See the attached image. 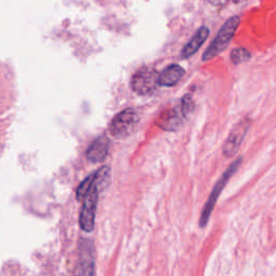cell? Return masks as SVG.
Instances as JSON below:
<instances>
[{"label":"cell","mask_w":276,"mask_h":276,"mask_svg":"<svg viewBox=\"0 0 276 276\" xmlns=\"http://www.w3.org/2000/svg\"><path fill=\"white\" fill-rule=\"evenodd\" d=\"M94 179H95V173L85 178L83 182L80 184V186L77 190V198L78 199H83L85 194L89 192V190L91 189V187L94 183Z\"/></svg>","instance_id":"cell-14"},{"label":"cell","mask_w":276,"mask_h":276,"mask_svg":"<svg viewBox=\"0 0 276 276\" xmlns=\"http://www.w3.org/2000/svg\"><path fill=\"white\" fill-rule=\"evenodd\" d=\"M209 2H212V3L216 4V5H218V4H220L222 2V0H209Z\"/></svg>","instance_id":"cell-15"},{"label":"cell","mask_w":276,"mask_h":276,"mask_svg":"<svg viewBox=\"0 0 276 276\" xmlns=\"http://www.w3.org/2000/svg\"><path fill=\"white\" fill-rule=\"evenodd\" d=\"M241 2H242V0H233V3H235V4H239Z\"/></svg>","instance_id":"cell-16"},{"label":"cell","mask_w":276,"mask_h":276,"mask_svg":"<svg viewBox=\"0 0 276 276\" xmlns=\"http://www.w3.org/2000/svg\"><path fill=\"white\" fill-rule=\"evenodd\" d=\"M110 142L106 136H101L95 139L87 150V158L93 163H98L108 156Z\"/></svg>","instance_id":"cell-8"},{"label":"cell","mask_w":276,"mask_h":276,"mask_svg":"<svg viewBox=\"0 0 276 276\" xmlns=\"http://www.w3.org/2000/svg\"><path fill=\"white\" fill-rule=\"evenodd\" d=\"M242 160H243L242 157L237 158V160H235L233 163L224 170V173L222 174L220 179H219L217 184L215 185L213 191L211 192V194H209V197H208L207 202H206L203 211L201 213V217H199V227L201 228H204L207 224V222L209 220V217H211V215L214 211L219 195H220V193L222 192V190L224 189L225 185L229 183L231 177L237 172V169H239V167L242 164Z\"/></svg>","instance_id":"cell-2"},{"label":"cell","mask_w":276,"mask_h":276,"mask_svg":"<svg viewBox=\"0 0 276 276\" xmlns=\"http://www.w3.org/2000/svg\"><path fill=\"white\" fill-rule=\"evenodd\" d=\"M185 74V69L182 66L173 64L169 65L167 67L160 73V85L163 87H173L177 82L180 81Z\"/></svg>","instance_id":"cell-10"},{"label":"cell","mask_w":276,"mask_h":276,"mask_svg":"<svg viewBox=\"0 0 276 276\" xmlns=\"http://www.w3.org/2000/svg\"><path fill=\"white\" fill-rule=\"evenodd\" d=\"M209 36V28L206 26L199 27L194 36L190 39V41L185 45L182 51V59H189L202 46Z\"/></svg>","instance_id":"cell-9"},{"label":"cell","mask_w":276,"mask_h":276,"mask_svg":"<svg viewBox=\"0 0 276 276\" xmlns=\"http://www.w3.org/2000/svg\"><path fill=\"white\" fill-rule=\"evenodd\" d=\"M240 22H241L240 17L237 15H234L222 25L220 31L218 32L215 39L213 40L212 44L209 45L204 52L202 56V60L204 62L215 59L217 55L222 53L227 49V46L229 45L230 41L232 40L237 27L240 25Z\"/></svg>","instance_id":"cell-1"},{"label":"cell","mask_w":276,"mask_h":276,"mask_svg":"<svg viewBox=\"0 0 276 276\" xmlns=\"http://www.w3.org/2000/svg\"><path fill=\"white\" fill-rule=\"evenodd\" d=\"M160 73L150 67L140 68L132 78V89L141 96L155 93L160 85Z\"/></svg>","instance_id":"cell-4"},{"label":"cell","mask_w":276,"mask_h":276,"mask_svg":"<svg viewBox=\"0 0 276 276\" xmlns=\"http://www.w3.org/2000/svg\"><path fill=\"white\" fill-rule=\"evenodd\" d=\"M194 107L195 105L191 95H185L182 99V104H180V111H182L184 118L191 116L194 111Z\"/></svg>","instance_id":"cell-13"},{"label":"cell","mask_w":276,"mask_h":276,"mask_svg":"<svg viewBox=\"0 0 276 276\" xmlns=\"http://www.w3.org/2000/svg\"><path fill=\"white\" fill-rule=\"evenodd\" d=\"M250 124L252 121L248 118H244L232 129L222 146L224 157L232 158L237 154L244 138L247 135V132H248L250 128Z\"/></svg>","instance_id":"cell-6"},{"label":"cell","mask_w":276,"mask_h":276,"mask_svg":"<svg viewBox=\"0 0 276 276\" xmlns=\"http://www.w3.org/2000/svg\"><path fill=\"white\" fill-rule=\"evenodd\" d=\"M98 191L99 187L94 179V183L89 190V192L83 197L84 202L82 205L80 214V225L83 231L91 232L95 223V215H96V208L98 202Z\"/></svg>","instance_id":"cell-5"},{"label":"cell","mask_w":276,"mask_h":276,"mask_svg":"<svg viewBox=\"0 0 276 276\" xmlns=\"http://www.w3.org/2000/svg\"><path fill=\"white\" fill-rule=\"evenodd\" d=\"M184 116L182 111L176 108L166 109L159 116L156 123L157 126L166 132H176L183 127Z\"/></svg>","instance_id":"cell-7"},{"label":"cell","mask_w":276,"mask_h":276,"mask_svg":"<svg viewBox=\"0 0 276 276\" xmlns=\"http://www.w3.org/2000/svg\"><path fill=\"white\" fill-rule=\"evenodd\" d=\"M250 53L248 50L244 49V47H236L231 52V61L235 65L243 64L250 59Z\"/></svg>","instance_id":"cell-12"},{"label":"cell","mask_w":276,"mask_h":276,"mask_svg":"<svg viewBox=\"0 0 276 276\" xmlns=\"http://www.w3.org/2000/svg\"><path fill=\"white\" fill-rule=\"evenodd\" d=\"M138 122L139 115L137 111L133 108H127L112 119L109 126V132L115 138L123 139L134 132Z\"/></svg>","instance_id":"cell-3"},{"label":"cell","mask_w":276,"mask_h":276,"mask_svg":"<svg viewBox=\"0 0 276 276\" xmlns=\"http://www.w3.org/2000/svg\"><path fill=\"white\" fill-rule=\"evenodd\" d=\"M84 254H82V260L80 263L81 276H93L94 274V261L92 255V247H83Z\"/></svg>","instance_id":"cell-11"}]
</instances>
